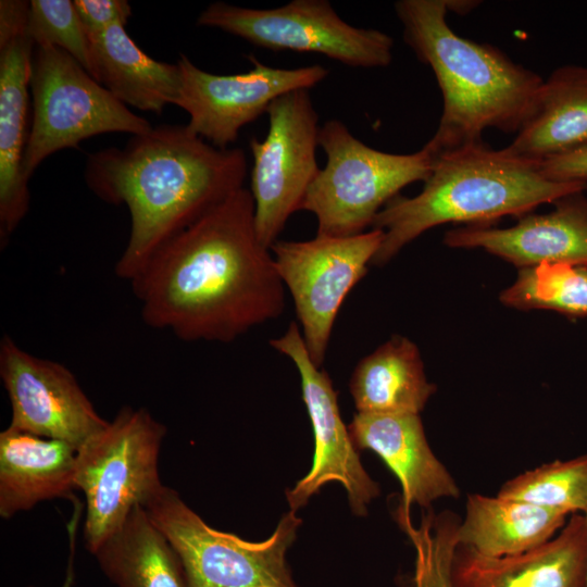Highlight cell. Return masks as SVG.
Returning <instances> with one entry per match:
<instances>
[{"label": "cell", "instance_id": "27", "mask_svg": "<svg viewBox=\"0 0 587 587\" xmlns=\"http://www.w3.org/2000/svg\"><path fill=\"white\" fill-rule=\"evenodd\" d=\"M396 520L415 550L412 587H449L450 563L458 546V517L449 511L437 515L429 512L415 526L410 512L397 510Z\"/></svg>", "mask_w": 587, "mask_h": 587}, {"label": "cell", "instance_id": "16", "mask_svg": "<svg viewBox=\"0 0 587 587\" xmlns=\"http://www.w3.org/2000/svg\"><path fill=\"white\" fill-rule=\"evenodd\" d=\"M584 191L555 201L544 214H526L507 228L466 225L446 233L452 248H482L523 268L541 263L587 266V198Z\"/></svg>", "mask_w": 587, "mask_h": 587}, {"label": "cell", "instance_id": "18", "mask_svg": "<svg viewBox=\"0 0 587 587\" xmlns=\"http://www.w3.org/2000/svg\"><path fill=\"white\" fill-rule=\"evenodd\" d=\"M348 430L357 449L375 452L397 476L405 510L460 496L452 475L432 451L419 414L358 412Z\"/></svg>", "mask_w": 587, "mask_h": 587}, {"label": "cell", "instance_id": "30", "mask_svg": "<svg viewBox=\"0 0 587 587\" xmlns=\"http://www.w3.org/2000/svg\"><path fill=\"white\" fill-rule=\"evenodd\" d=\"M541 174L553 182L587 184V147L539 162Z\"/></svg>", "mask_w": 587, "mask_h": 587}, {"label": "cell", "instance_id": "8", "mask_svg": "<svg viewBox=\"0 0 587 587\" xmlns=\"http://www.w3.org/2000/svg\"><path fill=\"white\" fill-rule=\"evenodd\" d=\"M30 92L33 115L22 164L27 183L39 164L59 150L101 134L135 136L152 128L73 57L53 46L35 47Z\"/></svg>", "mask_w": 587, "mask_h": 587}, {"label": "cell", "instance_id": "22", "mask_svg": "<svg viewBox=\"0 0 587 587\" xmlns=\"http://www.w3.org/2000/svg\"><path fill=\"white\" fill-rule=\"evenodd\" d=\"M566 521L563 513L524 501L471 494L458 526V544L486 557L516 554L549 541Z\"/></svg>", "mask_w": 587, "mask_h": 587}, {"label": "cell", "instance_id": "9", "mask_svg": "<svg viewBox=\"0 0 587 587\" xmlns=\"http://www.w3.org/2000/svg\"><path fill=\"white\" fill-rule=\"evenodd\" d=\"M197 25L218 28L263 49L319 53L351 67H386L392 61V37L350 25L327 0H292L274 9L218 1L200 13Z\"/></svg>", "mask_w": 587, "mask_h": 587}, {"label": "cell", "instance_id": "28", "mask_svg": "<svg viewBox=\"0 0 587 587\" xmlns=\"http://www.w3.org/2000/svg\"><path fill=\"white\" fill-rule=\"evenodd\" d=\"M27 32L35 47L60 48L91 75L90 42L73 1H29Z\"/></svg>", "mask_w": 587, "mask_h": 587}, {"label": "cell", "instance_id": "26", "mask_svg": "<svg viewBox=\"0 0 587 587\" xmlns=\"http://www.w3.org/2000/svg\"><path fill=\"white\" fill-rule=\"evenodd\" d=\"M497 495L565 515L584 514L587 511V454L526 471L505 482Z\"/></svg>", "mask_w": 587, "mask_h": 587}, {"label": "cell", "instance_id": "33", "mask_svg": "<svg viewBox=\"0 0 587 587\" xmlns=\"http://www.w3.org/2000/svg\"><path fill=\"white\" fill-rule=\"evenodd\" d=\"M584 515H585L586 523H587V511L584 513ZM586 587H587V578H586Z\"/></svg>", "mask_w": 587, "mask_h": 587}, {"label": "cell", "instance_id": "7", "mask_svg": "<svg viewBox=\"0 0 587 587\" xmlns=\"http://www.w3.org/2000/svg\"><path fill=\"white\" fill-rule=\"evenodd\" d=\"M143 508L180 558L190 587H300L286 561L302 523L296 511L253 542L210 527L164 485Z\"/></svg>", "mask_w": 587, "mask_h": 587}, {"label": "cell", "instance_id": "12", "mask_svg": "<svg viewBox=\"0 0 587 587\" xmlns=\"http://www.w3.org/2000/svg\"><path fill=\"white\" fill-rule=\"evenodd\" d=\"M252 68L246 73L220 75L195 65L180 55V89L175 105L189 115L188 128L209 143L229 148L240 129L267 113L280 96L311 89L328 75L320 64L296 68L273 67L253 54L247 57Z\"/></svg>", "mask_w": 587, "mask_h": 587}, {"label": "cell", "instance_id": "19", "mask_svg": "<svg viewBox=\"0 0 587 587\" xmlns=\"http://www.w3.org/2000/svg\"><path fill=\"white\" fill-rule=\"evenodd\" d=\"M77 449L8 426L0 433V515L10 519L75 488Z\"/></svg>", "mask_w": 587, "mask_h": 587}, {"label": "cell", "instance_id": "11", "mask_svg": "<svg viewBox=\"0 0 587 587\" xmlns=\"http://www.w3.org/2000/svg\"><path fill=\"white\" fill-rule=\"evenodd\" d=\"M266 114L265 138L250 140V192L257 236L271 249L288 218L301 210L321 170L316 161L321 126L309 89L280 96Z\"/></svg>", "mask_w": 587, "mask_h": 587}, {"label": "cell", "instance_id": "3", "mask_svg": "<svg viewBox=\"0 0 587 587\" xmlns=\"http://www.w3.org/2000/svg\"><path fill=\"white\" fill-rule=\"evenodd\" d=\"M403 40L434 72L442 114L425 146L436 155L482 142L485 129L517 133L544 79L499 48L457 35L446 0H399Z\"/></svg>", "mask_w": 587, "mask_h": 587}, {"label": "cell", "instance_id": "20", "mask_svg": "<svg viewBox=\"0 0 587 587\" xmlns=\"http://www.w3.org/2000/svg\"><path fill=\"white\" fill-rule=\"evenodd\" d=\"M587 147V66L569 64L544 80L512 142L511 155L541 162Z\"/></svg>", "mask_w": 587, "mask_h": 587}, {"label": "cell", "instance_id": "14", "mask_svg": "<svg viewBox=\"0 0 587 587\" xmlns=\"http://www.w3.org/2000/svg\"><path fill=\"white\" fill-rule=\"evenodd\" d=\"M0 377L12 428L78 449L109 424L66 366L27 352L8 335L0 341Z\"/></svg>", "mask_w": 587, "mask_h": 587}, {"label": "cell", "instance_id": "15", "mask_svg": "<svg viewBox=\"0 0 587 587\" xmlns=\"http://www.w3.org/2000/svg\"><path fill=\"white\" fill-rule=\"evenodd\" d=\"M29 1H0V242L3 249L29 209L22 173L35 43L28 35Z\"/></svg>", "mask_w": 587, "mask_h": 587}, {"label": "cell", "instance_id": "25", "mask_svg": "<svg viewBox=\"0 0 587 587\" xmlns=\"http://www.w3.org/2000/svg\"><path fill=\"white\" fill-rule=\"evenodd\" d=\"M517 310H552L569 317L587 315V266L541 263L523 267L500 295Z\"/></svg>", "mask_w": 587, "mask_h": 587}, {"label": "cell", "instance_id": "1", "mask_svg": "<svg viewBox=\"0 0 587 587\" xmlns=\"http://www.w3.org/2000/svg\"><path fill=\"white\" fill-rule=\"evenodd\" d=\"M129 283L142 321L185 341L230 342L285 308L245 187L165 242Z\"/></svg>", "mask_w": 587, "mask_h": 587}, {"label": "cell", "instance_id": "31", "mask_svg": "<svg viewBox=\"0 0 587 587\" xmlns=\"http://www.w3.org/2000/svg\"><path fill=\"white\" fill-rule=\"evenodd\" d=\"M78 514L79 512L75 510L74 519L71 521V525L68 526V533H70V544H71V553L68 558V565L66 569V575L64 578L63 584L61 587H73L75 582V572H74V551H75V536H76V527L78 523Z\"/></svg>", "mask_w": 587, "mask_h": 587}, {"label": "cell", "instance_id": "29", "mask_svg": "<svg viewBox=\"0 0 587 587\" xmlns=\"http://www.w3.org/2000/svg\"><path fill=\"white\" fill-rule=\"evenodd\" d=\"M87 37L101 34L110 26L126 25L132 8L125 0L73 1Z\"/></svg>", "mask_w": 587, "mask_h": 587}, {"label": "cell", "instance_id": "13", "mask_svg": "<svg viewBox=\"0 0 587 587\" xmlns=\"http://www.w3.org/2000/svg\"><path fill=\"white\" fill-rule=\"evenodd\" d=\"M270 345L296 365L314 436L313 463L309 473L286 491L291 511L307 504L325 484L339 482L355 515L367 513V504L380 495L379 485L364 470L348 427L341 420L337 392L326 372L314 364L300 327L291 322Z\"/></svg>", "mask_w": 587, "mask_h": 587}, {"label": "cell", "instance_id": "6", "mask_svg": "<svg viewBox=\"0 0 587 587\" xmlns=\"http://www.w3.org/2000/svg\"><path fill=\"white\" fill-rule=\"evenodd\" d=\"M165 434L147 409L123 407L77 449L74 483L86 498L84 538L90 553L163 486L158 463Z\"/></svg>", "mask_w": 587, "mask_h": 587}, {"label": "cell", "instance_id": "21", "mask_svg": "<svg viewBox=\"0 0 587 587\" xmlns=\"http://www.w3.org/2000/svg\"><path fill=\"white\" fill-rule=\"evenodd\" d=\"M88 39L91 76L118 101L154 113L176 103L180 89L177 63L160 62L146 54L121 24Z\"/></svg>", "mask_w": 587, "mask_h": 587}, {"label": "cell", "instance_id": "4", "mask_svg": "<svg viewBox=\"0 0 587 587\" xmlns=\"http://www.w3.org/2000/svg\"><path fill=\"white\" fill-rule=\"evenodd\" d=\"M586 189V183L550 180L538 162L490 149L483 141L442 152L420 193L398 195L375 217L372 228L383 230L384 239L371 264L387 263L437 225L488 226L499 217H522L542 203Z\"/></svg>", "mask_w": 587, "mask_h": 587}, {"label": "cell", "instance_id": "5", "mask_svg": "<svg viewBox=\"0 0 587 587\" xmlns=\"http://www.w3.org/2000/svg\"><path fill=\"white\" fill-rule=\"evenodd\" d=\"M319 147L326 162L301 210L315 216L316 234L328 236H352L372 228L379 211L401 189L429 177L436 159L425 145L413 153L374 149L335 118L321 126Z\"/></svg>", "mask_w": 587, "mask_h": 587}, {"label": "cell", "instance_id": "17", "mask_svg": "<svg viewBox=\"0 0 587 587\" xmlns=\"http://www.w3.org/2000/svg\"><path fill=\"white\" fill-rule=\"evenodd\" d=\"M587 523L570 515L549 541L530 550L486 557L457 546L449 569V587H586Z\"/></svg>", "mask_w": 587, "mask_h": 587}, {"label": "cell", "instance_id": "2", "mask_svg": "<svg viewBox=\"0 0 587 587\" xmlns=\"http://www.w3.org/2000/svg\"><path fill=\"white\" fill-rule=\"evenodd\" d=\"M247 173L242 149L214 147L187 124L159 125L124 148L89 154L88 188L107 203L125 204L130 215L116 276L134 279L165 242L243 188Z\"/></svg>", "mask_w": 587, "mask_h": 587}, {"label": "cell", "instance_id": "10", "mask_svg": "<svg viewBox=\"0 0 587 587\" xmlns=\"http://www.w3.org/2000/svg\"><path fill=\"white\" fill-rule=\"evenodd\" d=\"M383 239V230L371 228L352 236L278 239L271 247L278 275L294 300L305 348L319 367L339 309L365 276Z\"/></svg>", "mask_w": 587, "mask_h": 587}, {"label": "cell", "instance_id": "32", "mask_svg": "<svg viewBox=\"0 0 587 587\" xmlns=\"http://www.w3.org/2000/svg\"><path fill=\"white\" fill-rule=\"evenodd\" d=\"M478 3H479L478 1H471V0H464V1L446 0L448 12L452 10L454 13H458V14L469 13L471 10L476 8Z\"/></svg>", "mask_w": 587, "mask_h": 587}, {"label": "cell", "instance_id": "23", "mask_svg": "<svg viewBox=\"0 0 587 587\" xmlns=\"http://www.w3.org/2000/svg\"><path fill=\"white\" fill-rule=\"evenodd\" d=\"M349 388L358 412L375 414H419L436 390L416 345L398 335L359 361Z\"/></svg>", "mask_w": 587, "mask_h": 587}, {"label": "cell", "instance_id": "24", "mask_svg": "<svg viewBox=\"0 0 587 587\" xmlns=\"http://www.w3.org/2000/svg\"><path fill=\"white\" fill-rule=\"evenodd\" d=\"M91 554L116 587H190L177 552L139 504Z\"/></svg>", "mask_w": 587, "mask_h": 587}]
</instances>
